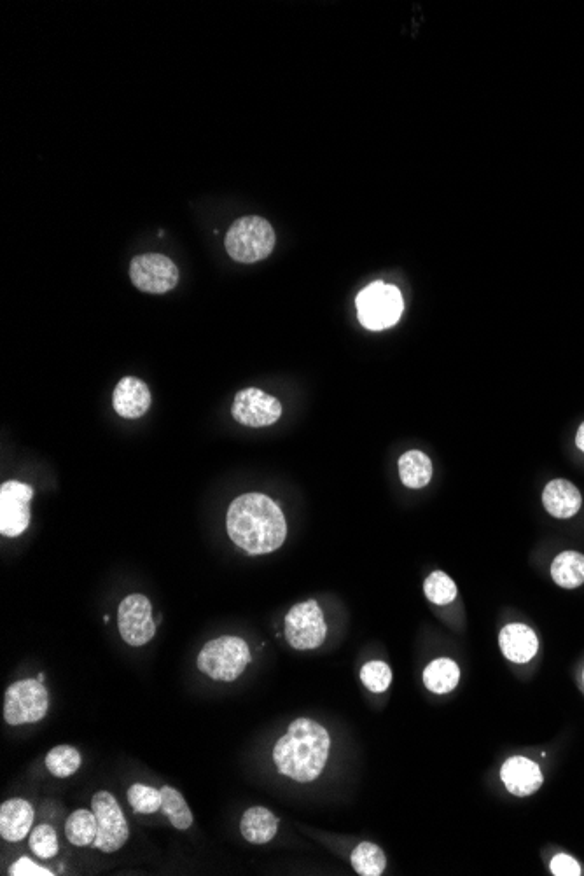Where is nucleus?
Returning <instances> with one entry per match:
<instances>
[{"mask_svg": "<svg viewBox=\"0 0 584 876\" xmlns=\"http://www.w3.org/2000/svg\"><path fill=\"white\" fill-rule=\"evenodd\" d=\"M161 796H163L161 812L165 814V817H168L170 824L175 829H179V831H186V829L191 828L195 817H193V812L189 810L184 796L177 789L170 786L161 787Z\"/></svg>", "mask_w": 584, "mask_h": 876, "instance_id": "23", "label": "nucleus"}, {"mask_svg": "<svg viewBox=\"0 0 584 876\" xmlns=\"http://www.w3.org/2000/svg\"><path fill=\"white\" fill-rule=\"evenodd\" d=\"M357 312L364 327L382 331L394 326L404 310L403 294L397 287L385 282H375L357 296Z\"/></svg>", "mask_w": 584, "mask_h": 876, "instance_id": "5", "label": "nucleus"}, {"mask_svg": "<svg viewBox=\"0 0 584 876\" xmlns=\"http://www.w3.org/2000/svg\"><path fill=\"white\" fill-rule=\"evenodd\" d=\"M97 831V817L93 810L79 808L76 812H72L65 822V836L76 847H93Z\"/></svg>", "mask_w": 584, "mask_h": 876, "instance_id": "22", "label": "nucleus"}, {"mask_svg": "<svg viewBox=\"0 0 584 876\" xmlns=\"http://www.w3.org/2000/svg\"><path fill=\"white\" fill-rule=\"evenodd\" d=\"M238 424L247 427H268L282 417V404L277 397L259 389H244L238 392L231 408Z\"/></svg>", "mask_w": 584, "mask_h": 876, "instance_id": "12", "label": "nucleus"}, {"mask_svg": "<svg viewBox=\"0 0 584 876\" xmlns=\"http://www.w3.org/2000/svg\"><path fill=\"white\" fill-rule=\"evenodd\" d=\"M48 709V689L39 679L16 681L6 689L4 719L11 726L39 723Z\"/></svg>", "mask_w": 584, "mask_h": 876, "instance_id": "6", "label": "nucleus"}, {"mask_svg": "<svg viewBox=\"0 0 584 876\" xmlns=\"http://www.w3.org/2000/svg\"><path fill=\"white\" fill-rule=\"evenodd\" d=\"M502 653L513 663H529L537 654L539 640L532 628L522 623H511L499 635Z\"/></svg>", "mask_w": 584, "mask_h": 876, "instance_id": "16", "label": "nucleus"}, {"mask_svg": "<svg viewBox=\"0 0 584 876\" xmlns=\"http://www.w3.org/2000/svg\"><path fill=\"white\" fill-rule=\"evenodd\" d=\"M576 445L579 450L584 453V424L579 427L578 436H576Z\"/></svg>", "mask_w": 584, "mask_h": 876, "instance_id": "32", "label": "nucleus"}, {"mask_svg": "<svg viewBox=\"0 0 584 876\" xmlns=\"http://www.w3.org/2000/svg\"><path fill=\"white\" fill-rule=\"evenodd\" d=\"M128 803L135 814H156L158 810H161V803H163L161 789H154V787L144 786V784H133L128 789Z\"/></svg>", "mask_w": 584, "mask_h": 876, "instance_id": "26", "label": "nucleus"}, {"mask_svg": "<svg viewBox=\"0 0 584 876\" xmlns=\"http://www.w3.org/2000/svg\"><path fill=\"white\" fill-rule=\"evenodd\" d=\"M399 476H401L404 487L413 488V490L427 487L432 478L431 459L418 450L404 453L403 457L399 459Z\"/></svg>", "mask_w": 584, "mask_h": 876, "instance_id": "20", "label": "nucleus"}, {"mask_svg": "<svg viewBox=\"0 0 584 876\" xmlns=\"http://www.w3.org/2000/svg\"><path fill=\"white\" fill-rule=\"evenodd\" d=\"M81 763H83L81 752L70 745L53 747L46 756V768L53 777H58V779L72 777L81 768Z\"/></svg>", "mask_w": 584, "mask_h": 876, "instance_id": "25", "label": "nucleus"}, {"mask_svg": "<svg viewBox=\"0 0 584 876\" xmlns=\"http://www.w3.org/2000/svg\"><path fill=\"white\" fill-rule=\"evenodd\" d=\"M350 863L357 875L380 876L387 868V857L375 843L364 842L355 847Z\"/></svg>", "mask_w": 584, "mask_h": 876, "instance_id": "24", "label": "nucleus"}, {"mask_svg": "<svg viewBox=\"0 0 584 876\" xmlns=\"http://www.w3.org/2000/svg\"><path fill=\"white\" fill-rule=\"evenodd\" d=\"M277 244L272 224L259 216H245L231 224L224 247L237 263H258L272 254Z\"/></svg>", "mask_w": 584, "mask_h": 876, "instance_id": "3", "label": "nucleus"}, {"mask_svg": "<svg viewBox=\"0 0 584 876\" xmlns=\"http://www.w3.org/2000/svg\"><path fill=\"white\" fill-rule=\"evenodd\" d=\"M583 679H584V674H583Z\"/></svg>", "mask_w": 584, "mask_h": 876, "instance_id": "34", "label": "nucleus"}, {"mask_svg": "<svg viewBox=\"0 0 584 876\" xmlns=\"http://www.w3.org/2000/svg\"><path fill=\"white\" fill-rule=\"evenodd\" d=\"M251 660V649L247 642L240 637L226 635L210 640L202 647L196 667L212 681L233 682L244 674Z\"/></svg>", "mask_w": 584, "mask_h": 876, "instance_id": "4", "label": "nucleus"}, {"mask_svg": "<svg viewBox=\"0 0 584 876\" xmlns=\"http://www.w3.org/2000/svg\"><path fill=\"white\" fill-rule=\"evenodd\" d=\"M133 286L149 294H165L179 284V268L163 254H142L132 259Z\"/></svg>", "mask_w": 584, "mask_h": 876, "instance_id": "10", "label": "nucleus"}, {"mask_svg": "<svg viewBox=\"0 0 584 876\" xmlns=\"http://www.w3.org/2000/svg\"><path fill=\"white\" fill-rule=\"evenodd\" d=\"M231 541L251 555H268L286 543V516L268 495L244 494L231 502L226 516Z\"/></svg>", "mask_w": 584, "mask_h": 876, "instance_id": "1", "label": "nucleus"}, {"mask_svg": "<svg viewBox=\"0 0 584 876\" xmlns=\"http://www.w3.org/2000/svg\"><path fill=\"white\" fill-rule=\"evenodd\" d=\"M242 836L254 845L272 842L279 831V819L268 808L252 807L245 812L240 822Z\"/></svg>", "mask_w": 584, "mask_h": 876, "instance_id": "18", "label": "nucleus"}, {"mask_svg": "<svg viewBox=\"0 0 584 876\" xmlns=\"http://www.w3.org/2000/svg\"><path fill=\"white\" fill-rule=\"evenodd\" d=\"M501 779L509 793L518 798H527L536 794L543 786L544 777L541 768L529 758L515 756L502 765Z\"/></svg>", "mask_w": 584, "mask_h": 876, "instance_id": "13", "label": "nucleus"}, {"mask_svg": "<svg viewBox=\"0 0 584 876\" xmlns=\"http://www.w3.org/2000/svg\"><path fill=\"white\" fill-rule=\"evenodd\" d=\"M91 810L95 812L98 824L93 847L104 854L123 849L130 838V828L116 798L109 791H98L91 798Z\"/></svg>", "mask_w": 584, "mask_h": 876, "instance_id": "7", "label": "nucleus"}, {"mask_svg": "<svg viewBox=\"0 0 584 876\" xmlns=\"http://www.w3.org/2000/svg\"><path fill=\"white\" fill-rule=\"evenodd\" d=\"M331 751V738L317 721L299 717L273 747V761L282 775L308 784L319 779Z\"/></svg>", "mask_w": 584, "mask_h": 876, "instance_id": "2", "label": "nucleus"}, {"mask_svg": "<svg viewBox=\"0 0 584 876\" xmlns=\"http://www.w3.org/2000/svg\"><path fill=\"white\" fill-rule=\"evenodd\" d=\"M35 812L28 801L21 798L2 803L0 807V836L6 842L18 843L27 838L34 826Z\"/></svg>", "mask_w": 584, "mask_h": 876, "instance_id": "15", "label": "nucleus"}, {"mask_svg": "<svg viewBox=\"0 0 584 876\" xmlns=\"http://www.w3.org/2000/svg\"><path fill=\"white\" fill-rule=\"evenodd\" d=\"M30 849L39 859H53L58 854V836L53 826L39 824L30 833Z\"/></svg>", "mask_w": 584, "mask_h": 876, "instance_id": "28", "label": "nucleus"}, {"mask_svg": "<svg viewBox=\"0 0 584 876\" xmlns=\"http://www.w3.org/2000/svg\"><path fill=\"white\" fill-rule=\"evenodd\" d=\"M118 628L128 646H146L151 642L156 633L151 600L140 593L123 598L118 609Z\"/></svg>", "mask_w": 584, "mask_h": 876, "instance_id": "9", "label": "nucleus"}, {"mask_svg": "<svg viewBox=\"0 0 584 876\" xmlns=\"http://www.w3.org/2000/svg\"><path fill=\"white\" fill-rule=\"evenodd\" d=\"M551 576L562 588L567 590L579 588L584 584V555L578 551L560 553L551 565Z\"/></svg>", "mask_w": 584, "mask_h": 876, "instance_id": "21", "label": "nucleus"}, {"mask_svg": "<svg viewBox=\"0 0 584 876\" xmlns=\"http://www.w3.org/2000/svg\"><path fill=\"white\" fill-rule=\"evenodd\" d=\"M424 593L432 604L448 605L457 598V586L450 576H446L445 572L436 571L425 579Z\"/></svg>", "mask_w": 584, "mask_h": 876, "instance_id": "27", "label": "nucleus"}, {"mask_svg": "<svg viewBox=\"0 0 584 876\" xmlns=\"http://www.w3.org/2000/svg\"><path fill=\"white\" fill-rule=\"evenodd\" d=\"M460 681V668L450 658H439L429 663L424 670L425 686L436 695H446L457 688Z\"/></svg>", "mask_w": 584, "mask_h": 876, "instance_id": "19", "label": "nucleus"}, {"mask_svg": "<svg viewBox=\"0 0 584 876\" xmlns=\"http://www.w3.org/2000/svg\"><path fill=\"white\" fill-rule=\"evenodd\" d=\"M361 681L371 693H383L392 684V670L383 661H369L361 668Z\"/></svg>", "mask_w": 584, "mask_h": 876, "instance_id": "29", "label": "nucleus"}, {"mask_svg": "<svg viewBox=\"0 0 584 876\" xmlns=\"http://www.w3.org/2000/svg\"><path fill=\"white\" fill-rule=\"evenodd\" d=\"M327 635L324 612L317 600H308L291 607L286 616V639L292 649L310 651L324 644Z\"/></svg>", "mask_w": 584, "mask_h": 876, "instance_id": "8", "label": "nucleus"}, {"mask_svg": "<svg viewBox=\"0 0 584 876\" xmlns=\"http://www.w3.org/2000/svg\"><path fill=\"white\" fill-rule=\"evenodd\" d=\"M112 404L119 417L135 420L144 417L147 410L151 408V392L146 383L139 378L125 376L123 380H119L114 389Z\"/></svg>", "mask_w": 584, "mask_h": 876, "instance_id": "14", "label": "nucleus"}, {"mask_svg": "<svg viewBox=\"0 0 584 876\" xmlns=\"http://www.w3.org/2000/svg\"><path fill=\"white\" fill-rule=\"evenodd\" d=\"M543 504L551 516H555L558 520H567L578 515L583 497L571 481L555 480L550 481L548 487L544 488Z\"/></svg>", "mask_w": 584, "mask_h": 876, "instance_id": "17", "label": "nucleus"}, {"mask_svg": "<svg viewBox=\"0 0 584 876\" xmlns=\"http://www.w3.org/2000/svg\"><path fill=\"white\" fill-rule=\"evenodd\" d=\"M550 868L551 873L555 876L581 875V866H579L578 861L567 854H558V856L553 857Z\"/></svg>", "mask_w": 584, "mask_h": 876, "instance_id": "31", "label": "nucleus"}, {"mask_svg": "<svg viewBox=\"0 0 584 876\" xmlns=\"http://www.w3.org/2000/svg\"><path fill=\"white\" fill-rule=\"evenodd\" d=\"M9 875L11 876H53L55 873L44 868L41 864L34 863L28 857H20L16 863L9 866Z\"/></svg>", "mask_w": 584, "mask_h": 876, "instance_id": "30", "label": "nucleus"}, {"mask_svg": "<svg viewBox=\"0 0 584 876\" xmlns=\"http://www.w3.org/2000/svg\"><path fill=\"white\" fill-rule=\"evenodd\" d=\"M34 488L20 481H6L0 487V534L18 537L30 525V501Z\"/></svg>", "mask_w": 584, "mask_h": 876, "instance_id": "11", "label": "nucleus"}, {"mask_svg": "<svg viewBox=\"0 0 584 876\" xmlns=\"http://www.w3.org/2000/svg\"><path fill=\"white\" fill-rule=\"evenodd\" d=\"M37 679H39V681L41 682H44V674H39V677H37Z\"/></svg>", "mask_w": 584, "mask_h": 876, "instance_id": "33", "label": "nucleus"}]
</instances>
